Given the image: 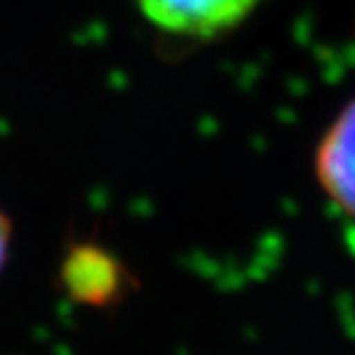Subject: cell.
Returning <instances> with one entry per match:
<instances>
[{"instance_id": "6da1fadb", "label": "cell", "mask_w": 355, "mask_h": 355, "mask_svg": "<svg viewBox=\"0 0 355 355\" xmlns=\"http://www.w3.org/2000/svg\"><path fill=\"white\" fill-rule=\"evenodd\" d=\"M60 284L74 304L106 309L126 296L131 274L114 254L96 244H74L60 266Z\"/></svg>"}, {"instance_id": "3957f363", "label": "cell", "mask_w": 355, "mask_h": 355, "mask_svg": "<svg viewBox=\"0 0 355 355\" xmlns=\"http://www.w3.org/2000/svg\"><path fill=\"white\" fill-rule=\"evenodd\" d=\"M316 178L333 205L355 220V101L340 111L321 139Z\"/></svg>"}, {"instance_id": "7a4b0ae2", "label": "cell", "mask_w": 355, "mask_h": 355, "mask_svg": "<svg viewBox=\"0 0 355 355\" xmlns=\"http://www.w3.org/2000/svg\"><path fill=\"white\" fill-rule=\"evenodd\" d=\"M254 6L257 0H139L146 20L180 37H215L227 33Z\"/></svg>"}, {"instance_id": "277c9868", "label": "cell", "mask_w": 355, "mask_h": 355, "mask_svg": "<svg viewBox=\"0 0 355 355\" xmlns=\"http://www.w3.org/2000/svg\"><path fill=\"white\" fill-rule=\"evenodd\" d=\"M10 234H12V227H10V220L3 210H0V272H3V266L8 261V252H10Z\"/></svg>"}]
</instances>
